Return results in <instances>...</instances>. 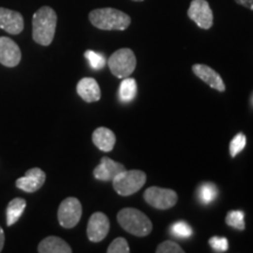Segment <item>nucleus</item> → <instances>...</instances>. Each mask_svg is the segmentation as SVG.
<instances>
[{"mask_svg": "<svg viewBox=\"0 0 253 253\" xmlns=\"http://www.w3.org/2000/svg\"><path fill=\"white\" fill-rule=\"evenodd\" d=\"M125 164L115 162L112 158L104 156L101 158L99 166L94 169V177L97 181L101 182H112L115 176H118L120 172L125 171Z\"/></svg>", "mask_w": 253, "mask_h": 253, "instance_id": "ddd939ff", "label": "nucleus"}, {"mask_svg": "<svg viewBox=\"0 0 253 253\" xmlns=\"http://www.w3.org/2000/svg\"><path fill=\"white\" fill-rule=\"evenodd\" d=\"M136 93H137V84L135 79L125 78L120 84V99L123 102H130L135 99Z\"/></svg>", "mask_w": 253, "mask_h": 253, "instance_id": "6ab92c4d", "label": "nucleus"}, {"mask_svg": "<svg viewBox=\"0 0 253 253\" xmlns=\"http://www.w3.org/2000/svg\"><path fill=\"white\" fill-rule=\"evenodd\" d=\"M209 244L214 252H226L229 250V240L225 237L214 236L209 240Z\"/></svg>", "mask_w": 253, "mask_h": 253, "instance_id": "bb28decb", "label": "nucleus"}, {"mask_svg": "<svg viewBox=\"0 0 253 253\" xmlns=\"http://www.w3.org/2000/svg\"><path fill=\"white\" fill-rule=\"evenodd\" d=\"M157 253H184L181 246L177 244L173 240H166V242L161 243L156 249Z\"/></svg>", "mask_w": 253, "mask_h": 253, "instance_id": "a878e982", "label": "nucleus"}, {"mask_svg": "<svg viewBox=\"0 0 253 253\" xmlns=\"http://www.w3.org/2000/svg\"><path fill=\"white\" fill-rule=\"evenodd\" d=\"M192 72L199 80L203 81L204 84H207L212 89H216L220 93L225 91V84H224L220 75L218 74V72L214 71V69L209 67L207 65H203V63H196V65L192 66Z\"/></svg>", "mask_w": 253, "mask_h": 253, "instance_id": "9b49d317", "label": "nucleus"}, {"mask_svg": "<svg viewBox=\"0 0 253 253\" xmlns=\"http://www.w3.org/2000/svg\"><path fill=\"white\" fill-rule=\"evenodd\" d=\"M237 4L253 11V0H235Z\"/></svg>", "mask_w": 253, "mask_h": 253, "instance_id": "cd10ccee", "label": "nucleus"}, {"mask_svg": "<svg viewBox=\"0 0 253 253\" xmlns=\"http://www.w3.org/2000/svg\"><path fill=\"white\" fill-rule=\"evenodd\" d=\"M82 216V205L78 198L63 199L58 210V220L65 229H73L78 225Z\"/></svg>", "mask_w": 253, "mask_h": 253, "instance_id": "0eeeda50", "label": "nucleus"}, {"mask_svg": "<svg viewBox=\"0 0 253 253\" xmlns=\"http://www.w3.org/2000/svg\"><path fill=\"white\" fill-rule=\"evenodd\" d=\"M113 188L120 196L126 197L136 194L147 182V175L141 170H125L113 179Z\"/></svg>", "mask_w": 253, "mask_h": 253, "instance_id": "20e7f679", "label": "nucleus"}, {"mask_svg": "<svg viewBox=\"0 0 253 253\" xmlns=\"http://www.w3.org/2000/svg\"><path fill=\"white\" fill-rule=\"evenodd\" d=\"M38 252L40 253H72L71 249L65 240L59 237L50 236L42 239L38 246Z\"/></svg>", "mask_w": 253, "mask_h": 253, "instance_id": "f3484780", "label": "nucleus"}, {"mask_svg": "<svg viewBox=\"0 0 253 253\" xmlns=\"http://www.w3.org/2000/svg\"><path fill=\"white\" fill-rule=\"evenodd\" d=\"M246 136L243 132H238L235 137L230 142V155L231 157L235 158L239 153H242L246 147Z\"/></svg>", "mask_w": 253, "mask_h": 253, "instance_id": "b1692460", "label": "nucleus"}, {"mask_svg": "<svg viewBox=\"0 0 253 253\" xmlns=\"http://www.w3.org/2000/svg\"><path fill=\"white\" fill-rule=\"evenodd\" d=\"M58 15L49 6H42L33 14V40L41 46H49L55 36Z\"/></svg>", "mask_w": 253, "mask_h": 253, "instance_id": "f257e3e1", "label": "nucleus"}, {"mask_svg": "<svg viewBox=\"0 0 253 253\" xmlns=\"http://www.w3.org/2000/svg\"><path fill=\"white\" fill-rule=\"evenodd\" d=\"M26 208V201L24 198H14L9 202L6 209V224L7 226L17 223Z\"/></svg>", "mask_w": 253, "mask_h": 253, "instance_id": "a211bd4d", "label": "nucleus"}, {"mask_svg": "<svg viewBox=\"0 0 253 253\" xmlns=\"http://www.w3.org/2000/svg\"><path fill=\"white\" fill-rule=\"evenodd\" d=\"M110 229L109 218L102 212H95L90 216L87 225V237L90 242L99 243L108 236Z\"/></svg>", "mask_w": 253, "mask_h": 253, "instance_id": "1a4fd4ad", "label": "nucleus"}, {"mask_svg": "<svg viewBox=\"0 0 253 253\" xmlns=\"http://www.w3.org/2000/svg\"><path fill=\"white\" fill-rule=\"evenodd\" d=\"M218 197V188L213 183H203L198 188V199L202 204H210Z\"/></svg>", "mask_w": 253, "mask_h": 253, "instance_id": "aec40b11", "label": "nucleus"}, {"mask_svg": "<svg viewBox=\"0 0 253 253\" xmlns=\"http://www.w3.org/2000/svg\"><path fill=\"white\" fill-rule=\"evenodd\" d=\"M89 21L102 31H126L130 26L131 18L125 12L113 7L96 8L89 13Z\"/></svg>", "mask_w": 253, "mask_h": 253, "instance_id": "f03ea898", "label": "nucleus"}, {"mask_svg": "<svg viewBox=\"0 0 253 253\" xmlns=\"http://www.w3.org/2000/svg\"><path fill=\"white\" fill-rule=\"evenodd\" d=\"M84 58L89 62V66L95 71H101L107 65V60L103 54L94 52V50H86L84 52Z\"/></svg>", "mask_w": 253, "mask_h": 253, "instance_id": "4be33fe9", "label": "nucleus"}, {"mask_svg": "<svg viewBox=\"0 0 253 253\" xmlns=\"http://www.w3.org/2000/svg\"><path fill=\"white\" fill-rule=\"evenodd\" d=\"M118 221L123 230L136 237H145L153 231L149 217L134 208L122 209L118 213Z\"/></svg>", "mask_w": 253, "mask_h": 253, "instance_id": "7ed1b4c3", "label": "nucleus"}, {"mask_svg": "<svg viewBox=\"0 0 253 253\" xmlns=\"http://www.w3.org/2000/svg\"><path fill=\"white\" fill-rule=\"evenodd\" d=\"M21 60V50L13 40L0 37V63L6 67H15Z\"/></svg>", "mask_w": 253, "mask_h": 253, "instance_id": "f8f14e48", "label": "nucleus"}, {"mask_svg": "<svg viewBox=\"0 0 253 253\" xmlns=\"http://www.w3.org/2000/svg\"><path fill=\"white\" fill-rule=\"evenodd\" d=\"M170 232H171L175 237H178V238H183V239L190 238V237L192 236L191 226L183 220L173 223L171 227H170Z\"/></svg>", "mask_w": 253, "mask_h": 253, "instance_id": "5701e85b", "label": "nucleus"}, {"mask_svg": "<svg viewBox=\"0 0 253 253\" xmlns=\"http://www.w3.org/2000/svg\"><path fill=\"white\" fill-rule=\"evenodd\" d=\"M46 182V173L40 168H32L27 170L24 177L17 179L15 185L18 189L23 190L28 194H33L39 190Z\"/></svg>", "mask_w": 253, "mask_h": 253, "instance_id": "9d476101", "label": "nucleus"}, {"mask_svg": "<svg viewBox=\"0 0 253 253\" xmlns=\"http://www.w3.org/2000/svg\"><path fill=\"white\" fill-rule=\"evenodd\" d=\"M131 1H137V2H140V1H144V0H131Z\"/></svg>", "mask_w": 253, "mask_h": 253, "instance_id": "c756f323", "label": "nucleus"}, {"mask_svg": "<svg viewBox=\"0 0 253 253\" xmlns=\"http://www.w3.org/2000/svg\"><path fill=\"white\" fill-rule=\"evenodd\" d=\"M91 138H93V143L96 145L97 149L103 153L112 151L116 143V136L114 131L106 126H99L97 129H95Z\"/></svg>", "mask_w": 253, "mask_h": 253, "instance_id": "dca6fc26", "label": "nucleus"}, {"mask_svg": "<svg viewBox=\"0 0 253 253\" xmlns=\"http://www.w3.org/2000/svg\"><path fill=\"white\" fill-rule=\"evenodd\" d=\"M225 223L236 230H245V213L240 210H231L226 214Z\"/></svg>", "mask_w": 253, "mask_h": 253, "instance_id": "412c9836", "label": "nucleus"}, {"mask_svg": "<svg viewBox=\"0 0 253 253\" xmlns=\"http://www.w3.org/2000/svg\"><path fill=\"white\" fill-rule=\"evenodd\" d=\"M4 244H5V233H4V230L0 227V252L2 251Z\"/></svg>", "mask_w": 253, "mask_h": 253, "instance_id": "c85d7f7f", "label": "nucleus"}, {"mask_svg": "<svg viewBox=\"0 0 253 253\" xmlns=\"http://www.w3.org/2000/svg\"><path fill=\"white\" fill-rule=\"evenodd\" d=\"M136 56L130 48H120L107 60L112 74L118 79L130 77L136 68Z\"/></svg>", "mask_w": 253, "mask_h": 253, "instance_id": "39448f33", "label": "nucleus"}, {"mask_svg": "<svg viewBox=\"0 0 253 253\" xmlns=\"http://www.w3.org/2000/svg\"><path fill=\"white\" fill-rule=\"evenodd\" d=\"M77 91L79 96L88 103L96 102L101 99V89L97 81L93 78H84L78 82Z\"/></svg>", "mask_w": 253, "mask_h": 253, "instance_id": "2eb2a0df", "label": "nucleus"}, {"mask_svg": "<svg viewBox=\"0 0 253 253\" xmlns=\"http://www.w3.org/2000/svg\"><path fill=\"white\" fill-rule=\"evenodd\" d=\"M188 17L202 30H210L213 25V12L207 0H192Z\"/></svg>", "mask_w": 253, "mask_h": 253, "instance_id": "6e6552de", "label": "nucleus"}, {"mask_svg": "<svg viewBox=\"0 0 253 253\" xmlns=\"http://www.w3.org/2000/svg\"><path fill=\"white\" fill-rule=\"evenodd\" d=\"M108 253H129L130 252V248H129L128 242L122 237L114 239L110 245L107 249Z\"/></svg>", "mask_w": 253, "mask_h": 253, "instance_id": "393cba45", "label": "nucleus"}, {"mask_svg": "<svg viewBox=\"0 0 253 253\" xmlns=\"http://www.w3.org/2000/svg\"><path fill=\"white\" fill-rule=\"evenodd\" d=\"M144 201L147 204L157 210H169L173 208L178 201L176 191L171 189H164L160 186H150L144 191Z\"/></svg>", "mask_w": 253, "mask_h": 253, "instance_id": "423d86ee", "label": "nucleus"}, {"mask_svg": "<svg viewBox=\"0 0 253 253\" xmlns=\"http://www.w3.org/2000/svg\"><path fill=\"white\" fill-rule=\"evenodd\" d=\"M24 18L19 12L0 7V28L9 34H20L24 31Z\"/></svg>", "mask_w": 253, "mask_h": 253, "instance_id": "4468645a", "label": "nucleus"}]
</instances>
